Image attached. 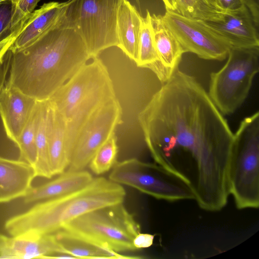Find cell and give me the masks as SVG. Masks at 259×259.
<instances>
[{
  "mask_svg": "<svg viewBox=\"0 0 259 259\" xmlns=\"http://www.w3.org/2000/svg\"><path fill=\"white\" fill-rule=\"evenodd\" d=\"M206 22L231 48L259 47L257 27L245 5L235 9L226 10L223 19L219 21Z\"/></svg>",
  "mask_w": 259,
  "mask_h": 259,
  "instance_id": "obj_12",
  "label": "cell"
},
{
  "mask_svg": "<svg viewBox=\"0 0 259 259\" xmlns=\"http://www.w3.org/2000/svg\"><path fill=\"white\" fill-rule=\"evenodd\" d=\"M147 13L159 60L168 75L171 77L179 68L184 51L167 26L163 16L151 15L148 11Z\"/></svg>",
  "mask_w": 259,
  "mask_h": 259,
  "instance_id": "obj_17",
  "label": "cell"
},
{
  "mask_svg": "<svg viewBox=\"0 0 259 259\" xmlns=\"http://www.w3.org/2000/svg\"><path fill=\"white\" fill-rule=\"evenodd\" d=\"M40 0H17L14 5L11 21V31L20 29L34 12Z\"/></svg>",
  "mask_w": 259,
  "mask_h": 259,
  "instance_id": "obj_26",
  "label": "cell"
},
{
  "mask_svg": "<svg viewBox=\"0 0 259 259\" xmlns=\"http://www.w3.org/2000/svg\"><path fill=\"white\" fill-rule=\"evenodd\" d=\"M122 110L117 98L93 112L75 132L68 145L71 161L68 170H83L98 149L122 122Z\"/></svg>",
  "mask_w": 259,
  "mask_h": 259,
  "instance_id": "obj_10",
  "label": "cell"
},
{
  "mask_svg": "<svg viewBox=\"0 0 259 259\" xmlns=\"http://www.w3.org/2000/svg\"><path fill=\"white\" fill-rule=\"evenodd\" d=\"M21 28L14 31L7 37L0 41V61L3 59L6 53L15 41Z\"/></svg>",
  "mask_w": 259,
  "mask_h": 259,
  "instance_id": "obj_30",
  "label": "cell"
},
{
  "mask_svg": "<svg viewBox=\"0 0 259 259\" xmlns=\"http://www.w3.org/2000/svg\"><path fill=\"white\" fill-rule=\"evenodd\" d=\"M66 122L48 100L47 140L53 176L60 175L68 168L70 159L65 144Z\"/></svg>",
  "mask_w": 259,
  "mask_h": 259,
  "instance_id": "obj_19",
  "label": "cell"
},
{
  "mask_svg": "<svg viewBox=\"0 0 259 259\" xmlns=\"http://www.w3.org/2000/svg\"><path fill=\"white\" fill-rule=\"evenodd\" d=\"M36 101L6 81L0 95V116L7 137L15 145Z\"/></svg>",
  "mask_w": 259,
  "mask_h": 259,
  "instance_id": "obj_13",
  "label": "cell"
},
{
  "mask_svg": "<svg viewBox=\"0 0 259 259\" xmlns=\"http://www.w3.org/2000/svg\"><path fill=\"white\" fill-rule=\"evenodd\" d=\"M60 253L54 233L12 237L0 233V258H53Z\"/></svg>",
  "mask_w": 259,
  "mask_h": 259,
  "instance_id": "obj_14",
  "label": "cell"
},
{
  "mask_svg": "<svg viewBox=\"0 0 259 259\" xmlns=\"http://www.w3.org/2000/svg\"><path fill=\"white\" fill-rule=\"evenodd\" d=\"M35 177L33 167L28 163L0 156V203L24 197Z\"/></svg>",
  "mask_w": 259,
  "mask_h": 259,
  "instance_id": "obj_15",
  "label": "cell"
},
{
  "mask_svg": "<svg viewBox=\"0 0 259 259\" xmlns=\"http://www.w3.org/2000/svg\"><path fill=\"white\" fill-rule=\"evenodd\" d=\"M66 7V2H51L34 11L24 23L10 49L15 51L23 48L36 39L61 19Z\"/></svg>",
  "mask_w": 259,
  "mask_h": 259,
  "instance_id": "obj_16",
  "label": "cell"
},
{
  "mask_svg": "<svg viewBox=\"0 0 259 259\" xmlns=\"http://www.w3.org/2000/svg\"><path fill=\"white\" fill-rule=\"evenodd\" d=\"M142 18L128 0H121L117 18V47L135 63L138 58Z\"/></svg>",
  "mask_w": 259,
  "mask_h": 259,
  "instance_id": "obj_20",
  "label": "cell"
},
{
  "mask_svg": "<svg viewBox=\"0 0 259 259\" xmlns=\"http://www.w3.org/2000/svg\"><path fill=\"white\" fill-rule=\"evenodd\" d=\"M13 8L11 1L0 3V41L13 32L11 29Z\"/></svg>",
  "mask_w": 259,
  "mask_h": 259,
  "instance_id": "obj_27",
  "label": "cell"
},
{
  "mask_svg": "<svg viewBox=\"0 0 259 259\" xmlns=\"http://www.w3.org/2000/svg\"><path fill=\"white\" fill-rule=\"evenodd\" d=\"M154 237L152 234L140 232L134 238V245L137 250L149 247L153 244Z\"/></svg>",
  "mask_w": 259,
  "mask_h": 259,
  "instance_id": "obj_29",
  "label": "cell"
},
{
  "mask_svg": "<svg viewBox=\"0 0 259 259\" xmlns=\"http://www.w3.org/2000/svg\"><path fill=\"white\" fill-rule=\"evenodd\" d=\"M91 60L48 99L66 122V142L93 112L117 98L105 65L98 57Z\"/></svg>",
  "mask_w": 259,
  "mask_h": 259,
  "instance_id": "obj_4",
  "label": "cell"
},
{
  "mask_svg": "<svg viewBox=\"0 0 259 259\" xmlns=\"http://www.w3.org/2000/svg\"><path fill=\"white\" fill-rule=\"evenodd\" d=\"M61 19L27 46L11 50L7 82L36 100H48L91 59L81 36L61 26Z\"/></svg>",
  "mask_w": 259,
  "mask_h": 259,
  "instance_id": "obj_2",
  "label": "cell"
},
{
  "mask_svg": "<svg viewBox=\"0 0 259 259\" xmlns=\"http://www.w3.org/2000/svg\"><path fill=\"white\" fill-rule=\"evenodd\" d=\"M109 179L159 199L170 201L195 199L194 193L187 182L156 163L136 158L116 162Z\"/></svg>",
  "mask_w": 259,
  "mask_h": 259,
  "instance_id": "obj_9",
  "label": "cell"
},
{
  "mask_svg": "<svg viewBox=\"0 0 259 259\" xmlns=\"http://www.w3.org/2000/svg\"><path fill=\"white\" fill-rule=\"evenodd\" d=\"M228 180L238 209L258 207V111L244 118L234 133Z\"/></svg>",
  "mask_w": 259,
  "mask_h": 259,
  "instance_id": "obj_5",
  "label": "cell"
},
{
  "mask_svg": "<svg viewBox=\"0 0 259 259\" xmlns=\"http://www.w3.org/2000/svg\"><path fill=\"white\" fill-rule=\"evenodd\" d=\"M138 119L155 163L187 182L200 208L222 209L230 195L234 133L197 80L178 68Z\"/></svg>",
  "mask_w": 259,
  "mask_h": 259,
  "instance_id": "obj_1",
  "label": "cell"
},
{
  "mask_svg": "<svg viewBox=\"0 0 259 259\" xmlns=\"http://www.w3.org/2000/svg\"><path fill=\"white\" fill-rule=\"evenodd\" d=\"M125 195L121 185L104 177L93 178L81 189L35 203L8 219L5 229L12 236L54 233L85 213L123 203Z\"/></svg>",
  "mask_w": 259,
  "mask_h": 259,
  "instance_id": "obj_3",
  "label": "cell"
},
{
  "mask_svg": "<svg viewBox=\"0 0 259 259\" xmlns=\"http://www.w3.org/2000/svg\"><path fill=\"white\" fill-rule=\"evenodd\" d=\"M165 5L166 9L172 11L177 10V3L176 0H162Z\"/></svg>",
  "mask_w": 259,
  "mask_h": 259,
  "instance_id": "obj_32",
  "label": "cell"
},
{
  "mask_svg": "<svg viewBox=\"0 0 259 259\" xmlns=\"http://www.w3.org/2000/svg\"><path fill=\"white\" fill-rule=\"evenodd\" d=\"M215 1L218 3V0H215Z\"/></svg>",
  "mask_w": 259,
  "mask_h": 259,
  "instance_id": "obj_35",
  "label": "cell"
},
{
  "mask_svg": "<svg viewBox=\"0 0 259 259\" xmlns=\"http://www.w3.org/2000/svg\"><path fill=\"white\" fill-rule=\"evenodd\" d=\"M163 17L184 53H192L209 60L223 61L227 58L231 47L206 21L169 9H166Z\"/></svg>",
  "mask_w": 259,
  "mask_h": 259,
  "instance_id": "obj_11",
  "label": "cell"
},
{
  "mask_svg": "<svg viewBox=\"0 0 259 259\" xmlns=\"http://www.w3.org/2000/svg\"><path fill=\"white\" fill-rule=\"evenodd\" d=\"M6 1H11L12 2L13 4H14L15 2L17 1V0H0V3Z\"/></svg>",
  "mask_w": 259,
  "mask_h": 259,
  "instance_id": "obj_33",
  "label": "cell"
},
{
  "mask_svg": "<svg viewBox=\"0 0 259 259\" xmlns=\"http://www.w3.org/2000/svg\"><path fill=\"white\" fill-rule=\"evenodd\" d=\"M60 176L40 186H32L23 197L26 203H36L77 190L88 184L94 178L83 170L65 171Z\"/></svg>",
  "mask_w": 259,
  "mask_h": 259,
  "instance_id": "obj_18",
  "label": "cell"
},
{
  "mask_svg": "<svg viewBox=\"0 0 259 259\" xmlns=\"http://www.w3.org/2000/svg\"><path fill=\"white\" fill-rule=\"evenodd\" d=\"M258 47L231 48L227 61L210 74L208 94L224 115L235 112L246 100L259 70Z\"/></svg>",
  "mask_w": 259,
  "mask_h": 259,
  "instance_id": "obj_8",
  "label": "cell"
},
{
  "mask_svg": "<svg viewBox=\"0 0 259 259\" xmlns=\"http://www.w3.org/2000/svg\"><path fill=\"white\" fill-rule=\"evenodd\" d=\"M40 101L36 134V161L34 167L36 177L51 178L52 173L47 140L48 100Z\"/></svg>",
  "mask_w": 259,
  "mask_h": 259,
  "instance_id": "obj_22",
  "label": "cell"
},
{
  "mask_svg": "<svg viewBox=\"0 0 259 259\" xmlns=\"http://www.w3.org/2000/svg\"><path fill=\"white\" fill-rule=\"evenodd\" d=\"M12 51L9 50L0 61V95L6 81V77L10 67Z\"/></svg>",
  "mask_w": 259,
  "mask_h": 259,
  "instance_id": "obj_28",
  "label": "cell"
},
{
  "mask_svg": "<svg viewBox=\"0 0 259 259\" xmlns=\"http://www.w3.org/2000/svg\"><path fill=\"white\" fill-rule=\"evenodd\" d=\"M118 150L114 133L98 149L92 158L89 164L91 170L97 175L109 171L117 162Z\"/></svg>",
  "mask_w": 259,
  "mask_h": 259,
  "instance_id": "obj_25",
  "label": "cell"
},
{
  "mask_svg": "<svg viewBox=\"0 0 259 259\" xmlns=\"http://www.w3.org/2000/svg\"><path fill=\"white\" fill-rule=\"evenodd\" d=\"M60 252L74 258H133L139 257L124 256L73 237L62 230L54 233Z\"/></svg>",
  "mask_w": 259,
  "mask_h": 259,
  "instance_id": "obj_21",
  "label": "cell"
},
{
  "mask_svg": "<svg viewBox=\"0 0 259 259\" xmlns=\"http://www.w3.org/2000/svg\"><path fill=\"white\" fill-rule=\"evenodd\" d=\"M176 1L179 13L205 21H219L226 12L215 0Z\"/></svg>",
  "mask_w": 259,
  "mask_h": 259,
  "instance_id": "obj_23",
  "label": "cell"
},
{
  "mask_svg": "<svg viewBox=\"0 0 259 259\" xmlns=\"http://www.w3.org/2000/svg\"><path fill=\"white\" fill-rule=\"evenodd\" d=\"M219 5L225 10H232L245 5V0H218Z\"/></svg>",
  "mask_w": 259,
  "mask_h": 259,
  "instance_id": "obj_31",
  "label": "cell"
},
{
  "mask_svg": "<svg viewBox=\"0 0 259 259\" xmlns=\"http://www.w3.org/2000/svg\"><path fill=\"white\" fill-rule=\"evenodd\" d=\"M121 0H68L60 24L81 36L91 59L117 47V18Z\"/></svg>",
  "mask_w": 259,
  "mask_h": 259,
  "instance_id": "obj_7",
  "label": "cell"
},
{
  "mask_svg": "<svg viewBox=\"0 0 259 259\" xmlns=\"http://www.w3.org/2000/svg\"><path fill=\"white\" fill-rule=\"evenodd\" d=\"M99 247L116 252L138 250L133 241L139 224L123 203L85 213L60 230Z\"/></svg>",
  "mask_w": 259,
  "mask_h": 259,
  "instance_id": "obj_6",
  "label": "cell"
},
{
  "mask_svg": "<svg viewBox=\"0 0 259 259\" xmlns=\"http://www.w3.org/2000/svg\"><path fill=\"white\" fill-rule=\"evenodd\" d=\"M136 1L138 3L139 2V0H136Z\"/></svg>",
  "mask_w": 259,
  "mask_h": 259,
  "instance_id": "obj_34",
  "label": "cell"
},
{
  "mask_svg": "<svg viewBox=\"0 0 259 259\" xmlns=\"http://www.w3.org/2000/svg\"><path fill=\"white\" fill-rule=\"evenodd\" d=\"M40 101L37 100L32 112L16 144L20 152L19 159L34 167L36 161V134Z\"/></svg>",
  "mask_w": 259,
  "mask_h": 259,
  "instance_id": "obj_24",
  "label": "cell"
}]
</instances>
